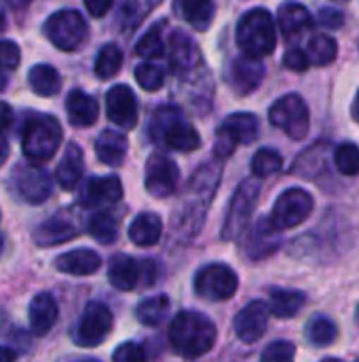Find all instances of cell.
I'll list each match as a JSON object with an SVG mask.
<instances>
[{
    "instance_id": "cell-30",
    "label": "cell",
    "mask_w": 359,
    "mask_h": 362,
    "mask_svg": "<svg viewBox=\"0 0 359 362\" xmlns=\"http://www.w3.org/2000/svg\"><path fill=\"white\" fill-rule=\"evenodd\" d=\"M176 6L182 19L188 21L199 32H205L212 25L214 15H216L214 0H178Z\"/></svg>"
},
{
    "instance_id": "cell-17",
    "label": "cell",
    "mask_w": 359,
    "mask_h": 362,
    "mask_svg": "<svg viewBox=\"0 0 359 362\" xmlns=\"http://www.w3.org/2000/svg\"><path fill=\"white\" fill-rule=\"evenodd\" d=\"M271 305L264 301H252L248 303L235 318V333L243 344H256L269 327L271 318Z\"/></svg>"
},
{
    "instance_id": "cell-37",
    "label": "cell",
    "mask_w": 359,
    "mask_h": 362,
    "mask_svg": "<svg viewBox=\"0 0 359 362\" xmlns=\"http://www.w3.org/2000/svg\"><path fill=\"white\" fill-rule=\"evenodd\" d=\"M336 335H339L336 325L330 318H326V316H315L307 325V337L317 348H322V346L326 348V346L334 344L336 341Z\"/></svg>"
},
{
    "instance_id": "cell-19",
    "label": "cell",
    "mask_w": 359,
    "mask_h": 362,
    "mask_svg": "<svg viewBox=\"0 0 359 362\" xmlns=\"http://www.w3.org/2000/svg\"><path fill=\"white\" fill-rule=\"evenodd\" d=\"M123 197V185L116 176H99L89 178L80 189L78 204L83 208H102L116 204Z\"/></svg>"
},
{
    "instance_id": "cell-46",
    "label": "cell",
    "mask_w": 359,
    "mask_h": 362,
    "mask_svg": "<svg viewBox=\"0 0 359 362\" xmlns=\"http://www.w3.org/2000/svg\"><path fill=\"white\" fill-rule=\"evenodd\" d=\"M320 21L324 23V25H328V28H341L343 23H345V15L339 11V8H332V6H324L322 11H320Z\"/></svg>"
},
{
    "instance_id": "cell-21",
    "label": "cell",
    "mask_w": 359,
    "mask_h": 362,
    "mask_svg": "<svg viewBox=\"0 0 359 362\" xmlns=\"http://www.w3.org/2000/svg\"><path fill=\"white\" fill-rule=\"evenodd\" d=\"M76 223L68 214H55L34 229V242L38 246H57L76 238Z\"/></svg>"
},
{
    "instance_id": "cell-22",
    "label": "cell",
    "mask_w": 359,
    "mask_h": 362,
    "mask_svg": "<svg viewBox=\"0 0 359 362\" xmlns=\"http://www.w3.org/2000/svg\"><path fill=\"white\" fill-rule=\"evenodd\" d=\"M66 112L74 127H89L97 121L99 106L93 95H89L80 89H74L66 98Z\"/></svg>"
},
{
    "instance_id": "cell-35",
    "label": "cell",
    "mask_w": 359,
    "mask_h": 362,
    "mask_svg": "<svg viewBox=\"0 0 359 362\" xmlns=\"http://www.w3.org/2000/svg\"><path fill=\"white\" fill-rule=\"evenodd\" d=\"M309 59L311 64L315 66H328L336 59V53H339V47H336V40L326 36V34H315L311 40H309Z\"/></svg>"
},
{
    "instance_id": "cell-44",
    "label": "cell",
    "mask_w": 359,
    "mask_h": 362,
    "mask_svg": "<svg viewBox=\"0 0 359 362\" xmlns=\"http://www.w3.org/2000/svg\"><path fill=\"white\" fill-rule=\"evenodd\" d=\"M112 358L116 362H142L146 358V352L138 344H123L114 350Z\"/></svg>"
},
{
    "instance_id": "cell-5",
    "label": "cell",
    "mask_w": 359,
    "mask_h": 362,
    "mask_svg": "<svg viewBox=\"0 0 359 362\" xmlns=\"http://www.w3.org/2000/svg\"><path fill=\"white\" fill-rule=\"evenodd\" d=\"M237 45L248 55H271L277 45L273 15L264 8H250L248 13H243L237 23Z\"/></svg>"
},
{
    "instance_id": "cell-11",
    "label": "cell",
    "mask_w": 359,
    "mask_h": 362,
    "mask_svg": "<svg viewBox=\"0 0 359 362\" xmlns=\"http://www.w3.org/2000/svg\"><path fill=\"white\" fill-rule=\"evenodd\" d=\"M239 278L224 263H209L195 276V291L207 301H226L237 293Z\"/></svg>"
},
{
    "instance_id": "cell-25",
    "label": "cell",
    "mask_w": 359,
    "mask_h": 362,
    "mask_svg": "<svg viewBox=\"0 0 359 362\" xmlns=\"http://www.w3.org/2000/svg\"><path fill=\"white\" fill-rule=\"evenodd\" d=\"M169 64L178 74H188L193 68L199 64V51L195 42L182 32L176 30L171 34V45H169Z\"/></svg>"
},
{
    "instance_id": "cell-52",
    "label": "cell",
    "mask_w": 359,
    "mask_h": 362,
    "mask_svg": "<svg viewBox=\"0 0 359 362\" xmlns=\"http://www.w3.org/2000/svg\"><path fill=\"white\" fill-rule=\"evenodd\" d=\"M6 28V15H4V8L0 6V32Z\"/></svg>"
},
{
    "instance_id": "cell-1",
    "label": "cell",
    "mask_w": 359,
    "mask_h": 362,
    "mask_svg": "<svg viewBox=\"0 0 359 362\" xmlns=\"http://www.w3.org/2000/svg\"><path fill=\"white\" fill-rule=\"evenodd\" d=\"M218 182H220V161L201 165L193 174L174 216L176 235L180 240H193L199 233L203 218L207 214L209 202L218 189Z\"/></svg>"
},
{
    "instance_id": "cell-7",
    "label": "cell",
    "mask_w": 359,
    "mask_h": 362,
    "mask_svg": "<svg viewBox=\"0 0 359 362\" xmlns=\"http://www.w3.org/2000/svg\"><path fill=\"white\" fill-rule=\"evenodd\" d=\"M258 193H260V182L256 178H250L239 185V189L235 191V195L229 204V212H226V218L222 225V240H226V242L237 240L245 231V227L252 218V212L256 208Z\"/></svg>"
},
{
    "instance_id": "cell-38",
    "label": "cell",
    "mask_w": 359,
    "mask_h": 362,
    "mask_svg": "<svg viewBox=\"0 0 359 362\" xmlns=\"http://www.w3.org/2000/svg\"><path fill=\"white\" fill-rule=\"evenodd\" d=\"M281 168H284V157L273 148H260L252 157V172L258 178H267V176L279 172Z\"/></svg>"
},
{
    "instance_id": "cell-49",
    "label": "cell",
    "mask_w": 359,
    "mask_h": 362,
    "mask_svg": "<svg viewBox=\"0 0 359 362\" xmlns=\"http://www.w3.org/2000/svg\"><path fill=\"white\" fill-rule=\"evenodd\" d=\"M6 159H8V142H6V138L0 134V165H4Z\"/></svg>"
},
{
    "instance_id": "cell-23",
    "label": "cell",
    "mask_w": 359,
    "mask_h": 362,
    "mask_svg": "<svg viewBox=\"0 0 359 362\" xmlns=\"http://www.w3.org/2000/svg\"><path fill=\"white\" fill-rule=\"evenodd\" d=\"M55 267L61 274H70V276H91L102 267V259L95 250L76 248V250H70V252L57 257Z\"/></svg>"
},
{
    "instance_id": "cell-51",
    "label": "cell",
    "mask_w": 359,
    "mask_h": 362,
    "mask_svg": "<svg viewBox=\"0 0 359 362\" xmlns=\"http://www.w3.org/2000/svg\"><path fill=\"white\" fill-rule=\"evenodd\" d=\"M353 119L359 123V91L355 95V102H353Z\"/></svg>"
},
{
    "instance_id": "cell-55",
    "label": "cell",
    "mask_w": 359,
    "mask_h": 362,
    "mask_svg": "<svg viewBox=\"0 0 359 362\" xmlns=\"http://www.w3.org/2000/svg\"><path fill=\"white\" fill-rule=\"evenodd\" d=\"M355 322H358V327H359V305H358V312H355Z\"/></svg>"
},
{
    "instance_id": "cell-33",
    "label": "cell",
    "mask_w": 359,
    "mask_h": 362,
    "mask_svg": "<svg viewBox=\"0 0 359 362\" xmlns=\"http://www.w3.org/2000/svg\"><path fill=\"white\" fill-rule=\"evenodd\" d=\"M87 231L93 240L108 246V244H114L118 238V221L110 212H95L87 223Z\"/></svg>"
},
{
    "instance_id": "cell-26",
    "label": "cell",
    "mask_w": 359,
    "mask_h": 362,
    "mask_svg": "<svg viewBox=\"0 0 359 362\" xmlns=\"http://www.w3.org/2000/svg\"><path fill=\"white\" fill-rule=\"evenodd\" d=\"M127 138L121 134V132H114V129H104L97 140H95V155L102 163L106 165H121L125 155H127Z\"/></svg>"
},
{
    "instance_id": "cell-29",
    "label": "cell",
    "mask_w": 359,
    "mask_h": 362,
    "mask_svg": "<svg viewBox=\"0 0 359 362\" xmlns=\"http://www.w3.org/2000/svg\"><path fill=\"white\" fill-rule=\"evenodd\" d=\"M163 235V223L159 214L152 212H144L140 216L133 218L131 227H129V240L138 246H154Z\"/></svg>"
},
{
    "instance_id": "cell-13",
    "label": "cell",
    "mask_w": 359,
    "mask_h": 362,
    "mask_svg": "<svg viewBox=\"0 0 359 362\" xmlns=\"http://www.w3.org/2000/svg\"><path fill=\"white\" fill-rule=\"evenodd\" d=\"M311 212H313L311 193H307L305 189H288L277 197L271 218L281 229H290L305 223L311 216Z\"/></svg>"
},
{
    "instance_id": "cell-24",
    "label": "cell",
    "mask_w": 359,
    "mask_h": 362,
    "mask_svg": "<svg viewBox=\"0 0 359 362\" xmlns=\"http://www.w3.org/2000/svg\"><path fill=\"white\" fill-rule=\"evenodd\" d=\"M57 322V303L49 293H40L30 301V331L36 337L47 335Z\"/></svg>"
},
{
    "instance_id": "cell-39",
    "label": "cell",
    "mask_w": 359,
    "mask_h": 362,
    "mask_svg": "<svg viewBox=\"0 0 359 362\" xmlns=\"http://www.w3.org/2000/svg\"><path fill=\"white\" fill-rule=\"evenodd\" d=\"M334 163L343 176H358L359 174V148L355 144H341L334 148Z\"/></svg>"
},
{
    "instance_id": "cell-15",
    "label": "cell",
    "mask_w": 359,
    "mask_h": 362,
    "mask_svg": "<svg viewBox=\"0 0 359 362\" xmlns=\"http://www.w3.org/2000/svg\"><path fill=\"white\" fill-rule=\"evenodd\" d=\"M279 246H281V227L271 216H262L248 231L243 242V252L250 261H262L275 255Z\"/></svg>"
},
{
    "instance_id": "cell-36",
    "label": "cell",
    "mask_w": 359,
    "mask_h": 362,
    "mask_svg": "<svg viewBox=\"0 0 359 362\" xmlns=\"http://www.w3.org/2000/svg\"><path fill=\"white\" fill-rule=\"evenodd\" d=\"M123 66V51L116 47V45H104L97 53V59H95V74L106 81V78H112Z\"/></svg>"
},
{
    "instance_id": "cell-14",
    "label": "cell",
    "mask_w": 359,
    "mask_h": 362,
    "mask_svg": "<svg viewBox=\"0 0 359 362\" xmlns=\"http://www.w3.org/2000/svg\"><path fill=\"white\" fill-rule=\"evenodd\" d=\"M13 187L23 202L38 206L51 197L53 182H51V176L47 174V170H42L38 165L23 163V165H17L13 172Z\"/></svg>"
},
{
    "instance_id": "cell-10",
    "label": "cell",
    "mask_w": 359,
    "mask_h": 362,
    "mask_svg": "<svg viewBox=\"0 0 359 362\" xmlns=\"http://www.w3.org/2000/svg\"><path fill=\"white\" fill-rule=\"evenodd\" d=\"M269 119L275 127H279L284 134H288L294 140H305L309 134V108L305 100L296 93H288L279 98L271 106Z\"/></svg>"
},
{
    "instance_id": "cell-18",
    "label": "cell",
    "mask_w": 359,
    "mask_h": 362,
    "mask_svg": "<svg viewBox=\"0 0 359 362\" xmlns=\"http://www.w3.org/2000/svg\"><path fill=\"white\" fill-rule=\"evenodd\" d=\"M106 108H108V119L114 125H121L125 129L135 127L138 123V100L131 87L127 85H114L106 93Z\"/></svg>"
},
{
    "instance_id": "cell-40",
    "label": "cell",
    "mask_w": 359,
    "mask_h": 362,
    "mask_svg": "<svg viewBox=\"0 0 359 362\" xmlns=\"http://www.w3.org/2000/svg\"><path fill=\"white\" fill-rule=\"evenodd\" d=\"M135 81L146 91H159L165 85V70L157 64H140L135 68Z\"/></svg>"
},
{
    "instance_id": "cell-20",
    "label": "cell",
    "mask_w": 359,
    "mask_h": 362,
    "mask_svg": "<svg viewBox=\"0 0 359 362\" xmlns=\"http://www.w3.org/2000/svg\"><path fill=\"white\" fill-rule=\"evenodd\" d=\"M262 78H264V66H262L260 57H256V55L243 53L241 57H237L231 64L229 81L235 87V91H239L243 95L252 93L254 89H258Z\"/></svg>"
},
{
    "instance_id": "cell-53",
    "label": "cell",
    "mask_w": 359,
    "mask_h": 362,
    "mask_svg": "<svg viewBox=\"0 0 359 362\" xmlns=\"http://www.w3.org/2000/svg\"><path fill=\"white\" fill-rule=\"evenodd\" d=\"M4 87H6V74H2V72H0V91H2Z\"/></svg>"
},
{
    "instance_id": "cell-4",
    "label": "cell",
    "mask_w": 359,
    "mask_h": 362,
    "mask_svg": "<svg viewBox=\"0 0 359 362\" xmlns=\"http://www.w3.org/2000/svg\"><path fill=\"white\" fill-rule=\"evenodd\" d=\"M61 138H63V132L55 117L34 112L28 117L23 132H21L23 155L32 159L34 163H44L57 153Z\"/></svg>"
},
{
    "instance_id": "cell-41",
    "label": "cell",
    "mask_w": 359,
    "mask_h": 362,
    "mask_svg": "<svg viewBox=\"0 0 359 362\" xmlns=\"http://www.w3.org/2000/svg\"><path fill=\"white\" fill-rule=\"evenodd\" d=\"M163 51H165V47H163V38H161V25H152L135 45V53L146 59L161 57Z\"/></svg>"
},
{
    "instance_id": "cell-48",
    "label": "cell",
    "mask_w": 359,
    "mask_h": 362,
    "mask_svg": "<svg viewBox=\"0 0 359 362\" xmlns=\"http://www.w3.org/2000/svg\"><path fill=\"white\" fill-rule=\"evenodd\" d=\"M11 119H13V112H11V108H8V104L0 102V129L8 127V125H11Z\"/></svg>"
},
{
    "instance_id": "cell-56",
    "label": "cell",
    "mask_w": 359,
    "mask_h": 362,
    "mask_svg": "<svg viewBox=\"0 0 359 362\" xmlns=\"http://www.w3.org/2000/svg\"><path fill=\"white\" fill-rule=\"evenodd\" d=\"M150 2H152V4H157V2H161V0H150Z\"/></svg>"
},
{
    "instance_id": "cell-6",
    "label": "cell",
    "mask_w": 359,
    "mask_h": 362,
    "mask_svg": "<svg viewBox=\"0 0 359 362\" xmlns=\"http://www.w3.org/2000/svg\"><path fill=\"white\" fill-rule=\"evenodd\" d=\"M44 34L57 49L76 51L85 42V38L89 34V28H87L85 17L78 11L63 8V11L53 13L44 21Z\"/></svg>"
},
{
    "instance_id": "cell-32",
    "label": "cell",
    "mask_w": 359,
    "mask_h": 362,
    "mask_svg": "<svg viewBox=\"0 0 359 362\" xmlns=\"http://www.w3.org/2000/svg\"><path fill=\"white\" fill-rule=\"evenodd\" d=\"M28 81H30L32 91L42 98H53L61 89V78H59L57 70L49 64L34 66L28 74Z\"/></svg>"
},
{
    "instance_id": "cell-43",
    "label": "cell",
    "mask_w": 359,
    "mask_h": 362,
    "mask_svg": "<svg viewBox=\"0 0 359 362\" xmlns=\"http://www.w3.org/2000/svg\"><path fill=\"white\" fill-rule=\"evenodd\" d=\"M21 62L19 45L13 40H0V68L2 70H15Z\"/></svg>"
},
{
    "instance_id": "cell-50",
    "label": "cell",
    "mask_w": 359,
    "mask_h": 362,
    "mask_svg": "<svg viewBox=\"0 0 359 362\" xmlns=\"http://www.w3.org/2000/svg\"><path fill=\"white\" fill-rule=\"evenodd\" d=\"M15 352L11 350V348H2L0 346V362H8V361H15Z\"/></svg>"
},
{
    "instance_id": "cell-28",
    "label": "cell",
    "mask_w": 359,
    "mask_h": 362,
    "mask_svg": "<svg viewBox=\"0 0 359 362\" xmlns=\"http://www.w3.org/2000/svg\"><path fill=\"white\" fill-rule=\"evenodd\" d=\"M277 23L286 36H296L313 25V17L307 11V6L298 2H286L277 11Z\"/></svg>"
},
{
    "instance_id": "cell-2",
    "label": "cell",
    "mask_w": 359,
    "mask_h": 362,
    "mask_svg": "<svg viewBox=\"0 0 359 362\" xmlns=\"http://www.w3.org/2000/svg\"><path fill=\"white\" fill-rule=\"evenodd\" d=\"M169 346L182 358H201L216 344L214 322L199 312H180L169 325Z\"/></svg>"
},
{
    "instance_id": "cell-12",
    "label": "cell",
    "mask_w": 359,
    "mask_h": 362,
    "mask_svg": "<svg viewBox=\"0 0 359 362\" xmlns=\"http://www.w3.org/2000/svg\"><path fill=\"white\" fill-rule=\"evenodd\" d=\"M112 325H114L112 312L104 303L91 301V303H87V308L76 325L74 339L83 348H95L108 339V335L112 333Z\"/></svg>"
},
{
    "instance_id": "cell-8",
    "label": "cell",
    "mask_w": 359,
    "mask_h": 362,
    "mask_svg": "<svg viewBox=\"0 0 359 362\" xmlns=\"http://www.w3.org/2000/svg\"><path fill=\"white\" fill-rule=\"evenodd\" d=\"M258 136V119L252 112L229 115L216 132V159L229 157L237 144H252Z\"/></svg>"
},
{
    "instance_id": "cell-27",
    "label": "cell",
    "mask_w": 359,
    "mask_h": 362,
    "mask_svg": "<svg viewBox=\"0 0 359 362\" xmlns=\"http://www.w3.org/2000/svg\"><path fill=\"white\" fill-rule=\"evenodd\" d=\"M85 174V161H83V151L78 144H68L66 153L61 157V163L57 165V182L61 189L72 191Z\"/></svg>"
},
{
    "instance_id": "cell-3",
    "label": "cell",
    "mask_w": 359,
    "mask_h": 362,
    "mask_svg": "<svg viewBox=\"0 0 359 362\" xmlns=\"http://www.w3.org/2000/svg\"><path fill=\"white\" fill-rule=\"evenodd\" d=\"M150 138L163 148L190 153L201 146L197 129L186 121L184 112L176 106H159L150 119Z\"/></svg>"
},
{
    "instance_id": "cell-42",
    "label": "cell",
    "mask_w": 359,
    "mask_h": 362,
    "mask_svg": "<svg viewBox=\"0 0 359 362\" xmlns=\"http://www.w3.org/2000/svg\"><path fill=\"white\" fill-rule=\"evenodd\" d=\"M294 356H296V348L292 341H275L260 354L264 362H286L292 361Z\"/></svg>"
},
{
    "instance_id": "cell-9",
    "label": "cell",
    "mask_w": 359,
    "mask_h": 362,
    "mask_svg": "<svg viewBox=\"0 0 359 362\" xmlns=\"http://www.w3.org/2000/svg\"><path fill=\"white\" fill-rule=\"evenodd\" d=\"M108 280L118 291H133L140 284L150 286L157 280V267L150 259L135 261L127 255H114L108 265Z\"/></svg>"
},
{
    "instance_id": "cell-47",
    "label": "cell",
    "mask_w": 359,
    "mask_h": 362,
    "mask_svg": "<svg viewBox=\"0 0 359 362\" xmlns=\"http://www.w3.org/2000/svg\"><path fill=\"white\" fill-rule=\"evenodd\" d=\"M114 0H85V6L89 11V15L93 17H104L110 8H112Z\"/></svg>"
},
{
    "instance_id": "cell-54",
    "label": "cell",
    "mask_w": 359,
    "mask_h": 362,
    "mask_svg": "<svg viewBox=\"0 0 359 362\" xmlns=\"http://www.w3.org/2000/svg\"><path fill=\"white\" fill-rule=\"evenodd\" d=\"M2 248H4V242H2V235H0V255H2Z\"/></svg>"
},
{
    "instance_id": "cell-45",
    "label": "cell",
    "mask_w": 359,
    "mask_h": 362,
    "mask_svg": "<svg viewBox=\"0 0 359 362\" xmlns=\"http://www.w3.org/2000/svg\"><path fill=\"white\" fill-rule=\"evenodd\" d=\"M286 66L290 68V70H294V72H305L309 66H311V59H309V53L307 51H303V49H298V47H294V49H290L288 53H286Z\"/></svg>"
},
{
    "instance_id": "cell-31",
    "label": "cell",
    "mask_w": 359,
    "mask_h": 362,
    "mask_svg": "<svg viewBox=\"0 0 359 362\" xmlns=\"http://www.w3.org/2000/svg\"><path fill=\"white\" fill-rule=\"evenodd\" d=\"M305 303H307V295L300 291H290V288L271 291V312L277 318H294Z\"/></svg>"
},
{
    "instance_id": "cell-34",
    "label": "cell",
    "mask_w": 359,
    "mask_h": 362,
    "mask_svg": "<svg viewBox=\"0 0 359 362\" xmlns=\"http://www.w3.org/2000/svg\"><path fill=\"white\" fill-rule=\"evenodd\" d=\"M169 312V297L159 295V297H150L144 299L138 308H135V316L142 325L146 327H159L165 316Z\"/></svg>"
},
{
    "instance_id": "cell-16",
    "label": "cell",
    "mask_w": 359,
    "mask_h": 362,
    "mask_svg": "<svg viewBox=\"0 0 359 362\" xmlns=\"http://www.w3.org/2000/svg\"><path fill=\"white\" fill-rule=\"evenodd\" d=\"M178 182H180V170L169 157H165V155L148 157L144 185H146V191L152 197L163 199V197L174 195L176 189H178Z\"/></svg>"
}]
</instances>
